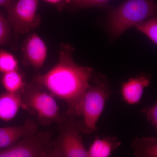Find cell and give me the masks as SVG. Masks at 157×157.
Masks as SVG:
<instances>
[{
	"label": "cell",
	"instance_id": "6da1fadb",
	"mask_svg": "<svg viewBox=\"0 0 157 157\" xmlns=\"http://www.w3.org/2000/svg\"><path fill=\"white\" fill-rule=\"evenodd\" d=\"M74 48L68 43L61 45L56 65L43 74H38L33 81L42 86L54 97L67 103V112L76 117L81 116L85 93L93 77L92 68L77 65L73 58Z\"/></svg>",
	"mask_w": 157,
	"mask_h": 157
},
{
	"label": "cell",
	"instance_id": "7a4b0ae2",
	"mask_svg": "<svg viewBox=\"0 0 157 157\" xmlns=\"http://www.w3.org/2000/svg\"><path fill=\"white\" fill-rule=\"evenodd\" d=\"M156 12L154 0H126L109 11L108 29L113 36H120L128 29L155 16Z\"/></svg>",
	"mask_w": 157,
	"mask_h": 157
},
{
	"label": "cell",
	"instance_id": "3957f363",
	"mask_svg": "<svg viewBox=\"0 0 157 157\" xmlns=\"http://www.w3.org/2000/svg\"><path fill=\"white\" fill-rule=\"evenodd\" d=\"M21 96L22 108L36 115L41 124L60 122L62 115L54 97L42 86L32 81L26 85Z\"/></svg>",
	"mask_w": 157,
	"mask_h": 157
},
{
	"label": "cell",
	"instance_id": "277c9868",
	"mask_svg": "<svg viewBox=\"0 0 157 157\" xmlns=\"http://www.w3.org/2000/svg\"><path fill=\"white\" fill-rule=\"evenodd\" d=\"M93 85H90L85 93L81 107L82 133L90 134L96 130L97 124L111 94L106 77L94 76Z\"/></svg>",
	"mask_w": 157,
	"mask_h": 157
},
{
	"label": "cell",
	"instance_id": "5b68a950",
	"mask_svg": "<svg viewBox=\"0 0 157 157\" xmlns=\"http://www.w3.org/2000/svg\"><path fill=\"white\" fill-rule=\"evenodd\" d=\"M75 117L67 112L62 114L59 124V134L52 144L63 157H89L82 138L81 121H76Z\"/></svg>",
	"mask_w": 157,
	"mask_h": 157
},
{
	"label": "cell",
	"instance_id": "8992f818",
	"mask_svg": "<svg viewBox=\"0 0 157 157\" xmlns=\"http://www.w3.org/2000/svg\"><path fill=\"white\" fill-rule=\"evenodd\" d=\"M39 0H17L7 9V20L11 28L21 34L28 33L39 27L41 17L37 13Z\"/></svg>",
	"mask_w": 157,
	"mask_h": 157
},
{
	"label": "cell",
	"instance_id": "52a82bcc",
	"mask_svg": "<svg viewBox=\"0 0 157 157\" xmlns=\"http://www.w3.org/2000/svg\"><path fill=\"white\" fill-rule=\"evenodd\" d=\"M51 137L49 131L28 136L13 146L0 150V157H45Z\"/></svg>",
	"mask_w": 157,
	"mask_h": 157
},
{
	"label": "cell",
	"instance_id": "ba28073f",
	"mask_svg": "<svg viewBox=\"0 0 157 157\" xmlns=\"http://www.w3.org/2000/svg\"><path fill=\"white\" fill-rule=\"evenodd\" d=\"M23 54L26 64L38 70L45 63L48 55V48L39 35L32 34L28 36L24 43Z\"/></svg>",
	"mask_w": 157,
	"mask_h": 157
},
{
	"label": "cell",
	"instance_id": "9c48e42d",
	"mask_svg": "<svg viewBox=\"0 0 157 157\" xmlns=\"http://www.w3.org/2000/svg\"><path fill=\"white\" fill-rule=\"evenodd\" d=\"M38 127L31 119L22 125L0 128V149L13 146L22 138L38 133Z\"/></svg>",
	"mask_w": 157,
	"mask_h": 157
},
{
	"label": "cell",
	"instance_id": "30bf717a",
	"mask_svg": "<svg viewBox=\"0 0 157 157\" xmlns=\"http://www.w3.org/2000/svg\"><path fill=\"white\" fill-rule=\"evenodd\" d=\"M151 78L144 73L130 78L122 84L121 93L124 101L130 105L138 104L143 95L144 89L149 86Z\"/></svg>",
	"mask_w": 157,
	"mask_h": 157
},
{
	"label": "cell",
	"instance_id": "8fae6325",
	"mask_svg": "<svg viewBox=\"0 0 157 157\" xmlns=\"http://www.w3.org/2000/svg\"><path fill=\"white\" fill-rule=\"evenodd\" d=\"M22 106L21 94H0V119L5 121L13 119Z\"/></svg>",
	"mask_w": 157,
	"mask_h": 157
},
{
	"label": "cell",
	"instance_id": "7c38bea8",
	"mask_svg": "<svg viewBox=\"0 0 157 157\" xmlns=\"http://www.w3.org/2000/svg\"><path fill=\"white\" fill-rule=\"evenodd\" d=\"M121 144L117 137L108 136L96 137L87 151L89 157H109L113 152Z\"/></svg>",
	"mask_w": 157,
	"mask_h": 157
},
{
	"label": "cell",
	"instance_id": "4fadbf2b",
	"mask_svg": "<svg viewBox=\"0 0 157 157\" xmlns=\"http://www.w3.org/2000/svg\"><path fill=\"white\" fill-rule=\"evenodd\" d=\"M131 146L135 157H157V139L155 137H136Z\"/></svg>",
	"mask_w": 157,
	"mask_h": 157
},
{
	"label": "cell",
	"instance_id": "5bb4252c",
	"mask_svg": "<svg viewBox=\"0 0 157 157\" xmlns=\"http://www.w3.org/2000/svg\"><path fill=\"white\" fill-rule=\"evenodd\" d=\"M1 81L6 92L13 94H21L26 85L18 70L2 74Z\"/></svg>",
	"mask_w": 157,
	"mask_h": 157
},
{
	"label": "cell",
	"instance_id": "9a60e30c",
	"mask_svg": "<svg viewBox=\"0 0 157 157\" xmlns=\"http://www.w3.org/2000/svg\"><path fill=\"white\" fill-rule=\"evenodd\" d=\"M137 30L146 35L154 44H157V18L155 16L138 24L135 26Z\"/></svg>",
	"mask_w": 157,
	"mask_h": 157
},
{
	"label": "cell",
	"instance_id": "2e32d148",
	"mask_svg": "<svg viewBox=\"0 0 157 157\" xmlns=\"http://www.w3.org/2000/svg\"><path fill=\"white\" fill-rule=\"evenodd\" d=\"M19 70L18 62L16 57L8 51L0 50V73L2 74Z\"/></svg>",
	"mask_w": 157,
	"mask_h": 157
},
{
	"label": "cell",
	"instance_id": "e0dca14e",
	"mask_svg": "<svg viewBox=\"0 0 157 157\" xmlns=\"http://www.w3.org/2000/svg\"><path fill=\"white\" fill-rule=\"evenodd\" d=\"M110 0H73L70 4L73 10L99 7L103 8L107 6Z\"/></svg>",
	"mask_w": 157,
	"mask_h": 157
},
{
	"label": "cell",
	"instance_id": "ac0fdd59",
	"mask_svg": "<svg viewBox=\"0 0 157 157\" xmlns=\"http://www.w3.org/2000/svg\"><path fill=\"white\" fill-rule=\"evenodd\" d=\"M11 28L8 20L0 13V45L8 43L11 35Z\"/></svg>",
	"mask_w": 157,
	"mask_h": 157
},
{
	"label": "cell",
	"instance_id": "d6986e66",
	"mask_svg": "<svg viewBox=\"0 0 157 157\" xmlns=\"http://www.w3.org/2000/svg\"><path fill=\"white\" fill-rule=\"evenodd\" d=\"M140 112L146 116L148 122L155 128L157 129V104L155 103L149 107H144Z\"/></svg>",
	"mask_w": 157,
	"mask_h": 157
},
{
	"label": "cell",
	"instance_id": "ffe728a7",
	"mask_svg": "<svg viewBox=\"0 0 157 157\" xmlns=\"http://www.w3.org/2000/svg\"><path fill=\"white\" fill-rule=\"evenodd\" d=\"M45 157H63L59 151L54 146L52 140L50 147L45 154Z\"/></svg>",
	"mask_w": 157,
	"mask_h": 157
},
{
	"label": "cell",
	"instance_id": "44dd1931",
	"mask_svg": "<svg viewBox=\"0 0 157 157\" xmlns=\"http://www.w3.org/2000/svg\"><path fill=\"white\" fill-rule=\"evenodd\" d=\"M46 2L55 5L60 10H62L65 6L70 5L73 0H44Z\"/></svg>",
	"mask_w": 157,
	"mask_h": 157
},
{
	"label": "cell",
	"instance_id": "7402d4cb",
	"mask_svg": "<svg viewBox=\"0 0 157 157\" xmlns=\"http://www.w3.org/2000/svg\"><path fill=\"white\" fill-rule=\"evenodd\" d=\"M17 0H0V7L6 8V10L11 8Z\"/></svg>",
	"mask_w": 157,
	"mask_h": 157
}]
</instances>
